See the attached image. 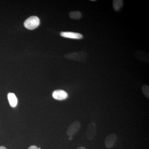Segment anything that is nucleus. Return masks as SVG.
<instances>
[{"label":"nucleus","instance_id":"obj_8","mask_svg":"<svg viewBox=\"0 0 149 149\" xmlns=\"http://www.w3.org/2000/svg\"><path fill=\"white\" fill-rule=\"evenodd\" d=\"M135 57L141 61L149 62V54L142 51H138L135 53Z\"/></svg>","mask_w":149,"mask_h":149},{"label":"nucleus","instance_id":"obj_7","mask_svg":"<svg viewBox=\"0 0 149 149\" xmlns=\"http://www.w3.org/2000/svg\"><path fill=\"white\" fill-rule=\"evenodd\" d=\"M52 96L55 100H65L68 97V94L65 91L63 90H56L53 93Z\"/></svg>","mask_w":149,"mask_h":149},{"label":"nucleus","instance_id":"obj_3","mask_svg":"<svg viewBox=\"0 0 149 149\" xmlns=\"http://www.w3.org/2000/svg\"><path fill=\"white\" fill-rule=\"evenodd\" d=\"M97 133V126L94 123H91L88 124L86 132V136L87 139L92 141L95 139Z\"/></svg>","mask_w":149,"mask_h":149},{"label":"nucleus","instance_id":"obj_10","mask_svg":"<svg viewBox=\"0 0 149 149\" xmlns=\"http://www.w3.org/2000/svg\"><path fill=\"white\" fill-rule=\"evenodd\" d=\"M123 5V1L122 0H113V9L118 11L122 8Z\"/></svg>","mask_w":149,"mask_h":149},{"label":"nucleus","instance_id":"obj_13","mask_svg":"<svg viewBox=\"0 0 149 149\" xmlns=\"http://www.w3.org/2000/svg\"><path fill=\"white\" fill-rule=\"evenodd\" d=\"M28 149H38V148L35 146H32L29 147Z\"/></svg>","mask_w":149,"mask_h":149},{"label":"nucleus","instance_id":"obj_15","mask_svg":"<svg viewBox=\"0 0 149 149\" xmlns=\"http://www.w3.org/2000/svg\"><path fill=\"white\" fill-rule=\"evenodd\" d=\"M0 149H7L5 147L3 146H0Z\"/></svg>","mask_w":149,"mask_h":149},{"label":"nucleus","instance_id":"obj_18","mask_svg":"<svg viewBox=\"0 0 149 149\" xmlns=\"http://www.w3.org/2000/svg\"><path fill=\"white\" fill-rule=\"evenodd\" d=\"M38 149H41V148H38Z\"/></svg>","mask_w":149,"mask_h":149},{"label":"nucleus","instance_id":"obj_2","mask_svg":"<svg viewBox=\"0 0 149 149\" xmlns=\"http://www.w3.org/2000/svg\"><path fill=\"white\" fill-rule=\"evenodd\" d=\"M40 19L37 17L32 16L27 19L24 23V27L27 29L32 30L39 26Z\"/></svg>","mask_w":149,"mask_h":149},{"label":"nucleus","instance_id":"obj_5","mask_svg":"<svg viewBox=\"0 0 149 149\" xmlns=\"http://www.w3.org/2000/svg\"><path fill=\"white\" fill-rule=\"evenodd\" d=\"M117 140V136L114 133L108 135L105 139V145L107 148L110 149L114 146Z\"/></svg>","mask_w":149,"mask_h":149},{"label":"nucleus","instance_id":"obj_4","mask_svg":"<svg viewBox=\"0 0 149 149\" xmlns=\"http://www.w3.org/2000/svg\"><path fill=\"white\" fill-rule=\"evenodd\" d=\"M80 127L81 124L79 121H74L69 125L68 129L67 130V134L69 137H72V136H74L79 131Z\"/></svg>","mask_w":149,"mask_h":149},{"label":"nucleus","instance_id":"obj_17","mask_svg":"<svg viewBox=\"0 0 149 149\" xmlns=\"http://www.w3.org/2000/svg\"><path fill=\"white\" fill-rule=\"evenodd\" d=\"M91 1H95V0H91Z\"/></svg>","mask_w":149,"mask_h":149},{"label":"nucleus","instance_id":"obj_1","mask_svg":"<svg viewBox=\"0 0 149 149\" xmlns=\"http://www.w3.org/2000/svg\"><path fill=\"white\" fill-rule=\"evenodd\" d=\"M87 57V53L83 51L67 54L65 55V57L68 59L83 62L86 61Z\"/></svg>","mask_w":149,"mask_h":149},{"label":"nucleus","instance_id":"obj_9","mask_svg":"<svg viewBox=\"0 0 149 149\" xmlns=\"http://www.w3.org/2000/svg\"><path fill=\"white\" fill-rule=\"evenodd\" d=\"M8 99L10 106L15 107L17 104V100L15 95L13 93H9L8 95Z\"/></svg>","mask_w":149,"mask_h":149},{"label":"nucleus","instance_id":"obj_14","mask_svg":"<svg viewBox=\"0 0 149 149\" xmlns=\"http://www.w3.org/2000/svg\"><path fill=\"white\" fill-rule=\"evenodd\" d=\"M77 149H86L85 148V147H79V148H77Z\"/></svg>","mask_w":149,"mask_h":149},{"label":"nucleus","instance_id":"obj_16","mask_svg":"<svg viewBox=\"0 0 149 149\" xmlns=\"http://www.w3.org/2000/svg\"><path fill=\"white\" fill-rule=\"evenodd\" d=\"M72 138H73V137H72V136H70V137H69V140H70V141H71V140H72Z\"/></svg>","mask_w":149,"mask_h":149},{"label":"nucleus","instance_id":"obj_12","mask_svg":"<svg viewBox=\"0 0 149 149\" xmlns=\"http://www.w3.org/2000/svg\"><path fill=\"white\" fill-rule=\"evenodd\" d=\"M142 91L144 95L147 98L149 99V86L148 85H143L142 87Z\"/></svg>","mask_w":149,"mask_h":149},{"label":"nucleus","instance_id":"obj_6","mask_svg":"<svg viewBox=\"0 0 149 149\" xmlns=\"http://www.w3.org/2000/svg\"><path fill=\"white\" fill-rule=\"evenodd\" d=\"M60 35L62 37L69 39L80 40L83 38L82 34L73 32H62L60 33Z\"/></svg>","mask_w":149,"mask_h":149},{"label":"nucleus","instance_id":"obj_11","mask_svg":"<svg viewBox=\"0 0 149 149\" xmlns=\"http://www.w3.org/2000/svg\"><path fill=\"white\" fill-rule=\"evenodd\" d=\"M82 13L79 11H71L69 13V17L72 19H79L82 17Z\"/></svg>","mask_w":149,"mask_h":149}]
</instances>
